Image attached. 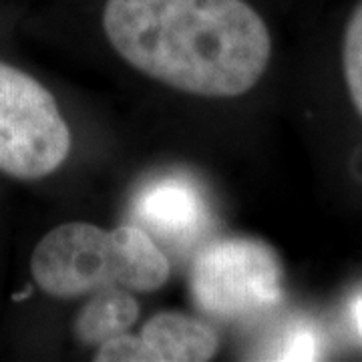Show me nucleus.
<instances>
[{
	"mask_svg": "<svg viewBox=\"0 0 362 362\" xmlns=\"http://www.w3.org/2000/svg\"><path fill=\"white\" fill-rule=\"evenodd\" d=\"M103 28L131 66L199 97H240L270 63V30L244 0H107Z\"/></svg>",
	"mask_w": 362,
	"mask_h": 362,
	"instance_id": "f257e3e1",
	"label": "nucleus"
},
{
	"mask_svg": "<svg viewBox=\"0 0 362 362\" xmlns=\"http://www.w3.org/2000/svg\"><path fill=\"white\" fill-rule=\"evenodd\" d=\"M30 274L45 294L78 298L119 286L156 292L168 282L165 250L139 226L103 230L87 221L61 223L40 240Z\"/></svg>",
	"mask_w": 362,
	"mask_h": 362,
	"instance_id": "f03ea898",
	"label": "nucleus"
},
{
	"mask_svg": "<svg viewBox=\"0 0 362 362\" xmlns=\"http://www.w3.org/2000/svg\"><path fill=\"white\" fill-rule=\"evenodd\" d=\"M282 264L268 244L221 238L197 252L189 272L195 308L220 322H247L272 312L284 298Z\"/></svg>",
	"mask_w": 362,
	"mask_h": 362,
	"instance_id": "7ed1b4c3",
	"label": "nucleus"
},
{
	"mask_svg": "<svg viewBox=\"0 0 362 362\" xmlns=\"http://www.w3.org/2000/svg\"><path fill=\"white\" fill-rule=\"evenodd\" d=\"M71 151V129L49 90L0 61V171L16 180L54 173Z\"/></svg>",
	"mask_w": 362,
	"mask_h": 362,
	"instance_id": "20e7f679",
	"label": "nucleus"
},
{
	"mask_svg": "<svg viewBox=\"0 0 362 362\" xmlns=\"http://www.w3.org/2000/svg\"><path fill=\"white\" fill-rule=\"evenodd\" d=\"M135 226L159 246L183 247L202 238L209 223L206 197L194 183L180 175L149 181L133 202Z\"/></svg>",
	"mask_w": 362,
	"mask_h": 362,
	"instance_id": "39448f33",
	"label": "nucleus"
},
{
	"mask_svg": "<svg viewBox=\"0 0 362 362\" xmlns=\"http://www.w3.org/2000/svg\"><path fill=\"white\" fill-rule=\"evenodd\" d=\"M143 342L153 362L211 361L220 349V338L211 324L181 312H161L141 328Z\"/></svg>",
	"mask_w": 362,
	"mask_h": 362,
	"instance_id": "423d86ee",
	"label": "nucleus"
},
{
	"mask_svg": "<svg viewBox=\"0 0 362 362\" xmlns=\"http://www.w3.org/2000/svg\"><path fill=\"white\" fill-rule=\"evenodd\" d=\"M139 318V302L131 290L111 286L93 292L78 310L73 332L83 344L99 346L111 338L125 334Z\"/></svg>",
	"mask_w": 362,
	"mask_h": 362,
	"instance_id": "0eeeda50",
	"label": "nucleus"
},
{
	"mask_svg": "<svg viewBox=\"0 0 362 362\" xmlns=\"http://www.w3.org/2000/svg\"><path fill=\"white\" fill-rule=\"evenodd\" d=\"M342 71L350 101L362 117V0L352 11L342 42Z\"/></svg>",
	"mask_w": 362,
	"mask_h": 362,
	"instance_id": "6e6552de",
	"label": "nucleus"
},
{
	"mask_svg": "<svg viewBox=\"0 0 362 362\" xmlns=\"http://www.w3.org/2000/svg\"><path fill=\"white\" fill-rule=\"evenodd\" d=\"M97 362H153V354L147 349L141 337L119 334V337L99 344Z\"/></svg>",
	"mask_w": 362,
	"mask_h": 362,
	"instance_id": "1a4fd4ad",
	"label": "nucleus"
},
{
	"mask_svg": "<svg viewBox=\"0 0 362 362\" xmlns=\"http://www.w3.org/2000/svg\"><path fill=\"white\" fill-rule=\"evenodd\" d=\"M316 338L308 330H298L292 337L286 340L284 349L280 350L282 361H312L316 358Z\"/></svg>",
	"mask_w": 362,
	"mask_h": 362,
	"instance_id": "9d476101",
	"label": "nucleus"
},
{
	"mask_svg": "<svg viewBox=\"0 0 362 362\" xmlns=\"http://www.w3.org/2000/svg\"><path fill=\"white\" fill-rule=\"evenodd\" d=\"M352 316H354V324H356V328H358V332L362 334V298L354 304V308H352Z\"/></svg>",
	"mask_w": 362,
	"mask_h": 362,
	"instance_id": "9b49d317",
	"label": "nucleus"
}]
</instances>
